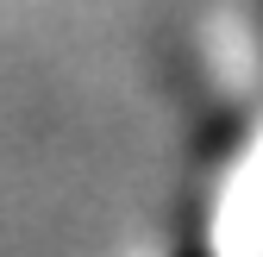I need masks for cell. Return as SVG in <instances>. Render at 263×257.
Masks as SVG:
<instances>
[{
  "instance_id": "cell-1",
  "label": "cell",
  "mask_w": 263,
  "mask_h": 257,
  "mask_svg": "<svg viewBox=\"0 0 263 257\" xmlns=\"http://www.w3.org/2000/svg\"><path fill=\"white\" fill-rule=\"evenodd\" d=\"M188 257H201V251H188Z\"/></svg>"
}]
</instances>
